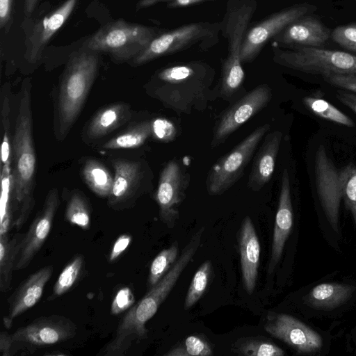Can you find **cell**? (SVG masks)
I'll return each mask as SVG.
<instances>
[{"mask_svg": "<svg viewBox=\"0 0 356 356\" xmlns=\"http://www.w3.org/2000/svg\"><path fill=\"white\" fill-rule=\"evenodd\" d=\"M31 86L25 81L19 91L17 115L12 140L13 186L12 228L19 230L35 205L36 157L33 138Z\"/></svg>", "mask_w": 356, "mask_h": 356, "instance_id": "1", "label": "cell"}, {"mask_svg": "<svg viewBox=\"0 0 356 356\" xmlns=\"http://www.w3.org/2000/svg\"><path fill=\"white\" fill-rule=\"evenodd\" d=\"M97 52L83 49L70 59L58 93L55 131L63 140L76 120L95 81L99 65Z\"/></svg>", "mask_w": 356, "mask_h": 356, "instance_id": "2", "label": "cell"}, {"mask_svg": "<svg viewBox=\"0 0 356 356\" xmlns=\"http://www.w3.org/2000/svg\"><path fill=\"white\" fill-rule=\"evenodd\" d=\"M314 173L319 200L332 229L339 234L341 200L356 226V166L349 163L340 168L336 167L321 145L315 154Z\"/></svg>", "mask_w": 356, "mask_h": 356, "instance_id": "3", "label": "cell"}, {"mask_svg": "<svg viewBox=\"0 0 356 356\" xmlns=\"http://www.w3.org/2000/svg\"><path fill=\"white\" fill-rule=\"evenodd\" d=\"M214 77V69L204 62L176 63L156 72V84L152 92L168 106L186 111L198 97H202Z\"/></svg>", "mask_w": 356, "mask_h": 356, "instance_id": "4", "label": "cell"}, {"mask_svg": "<svg viewBox=\"0 0 356 356\" xmlns=\"http://www.w3.org/2000/svg\"><path fill=\"white\" fill-rule=\"evenodd\" d=\"M258 4L256 0H228L220 24L227 40V55L222 61L221 91L227 96L236 92L244 79L241 52L245 35Z\"/></svg>", "mask_w": 356, "mask_h": 356, "instance_id": "5", "label": "cell"}, {"mask_svg": "<svg viewBox=\"0 0 356 356\" xmlns=\"http://www.w3.org/2000/svg\"><path fill=\"white\" fill-rule=\"evenodd\" d=\"M165 31L119 19L100 28L83 43V48L106 53L118 61L131 60Z\"/></svg>", "mask_w": 356, "mask_h": 356, "instance_id": "6", "label": "cell"}, {"mask_svg": "<svg viewBox=\"0 0 356 356\" xmlns=\"http://www.w3.org/2000/svg\"><path fill=\"white\" fill-rule=\"evenodd\" d=\"M220 22H198L187 24L156 36L136 58L133 65H140L160 57L198 47L207 51L219 42Z\"/></svg>", "mask_w": 356, "mask_h": 356, "instance_id": "7", "label": "cell"}, {"mask_svg": "<svg viewBox=\"0 0 356 356\" xmlns=\"http://www.w3.org/2000/svg\"><path fill=\"white\" fill-rule=\"evenodd\" d=\"M273 47L274 62L293 70L321 76L356 74V55L348 52L312 47Z\"/></svg>", "mask_w": 356, "mask_h": 356, "instance_id": "8", "label": "cell"}, {"mask_svg": "<svg viewBox=\"0 0 356 356\" xmlns=\"http://www.w3.org/2000/svg\"><path fill=\"white\" fill-rule=\"evenodd\" d=\"M76 329L75 323L64 316H40L12 334L1 332L0 350L3 356H8L22 348L31 350L53 346L73 338Z\"/></svg>", "mask_w": 356, "mask_h": 356, "instance_id": "9", "label": "cell"}, {"mask_svg": "<svg viewBox=\"0 0 356 356\" xmlns=\"http://www.w3.org/2000/svg\"><path fill=\"white\" fill-rule=\"evenodd\" d=\"M269 127L270 125L266 124L256 129L213 165L206 182L210 195L222 194L234 184Z\"/></svg>", "mask_w": 356, "mask_h": 356, "instance_id": "10", "label": "cell"}, {"mask_svg": "<svg viewBox=\"0 0 356 356\" xmlns=\"http://www.w3.org/2000/svg\"><path fill=\"white\" fill-rule=\"evenodd\" d=\"M316 9V6L310 3H298L273 13L249 26L243 43L242 63L253 61L270 40L297 19Z\"/></svg>", "mask_w": 356, "mask_h": 356, "instance_id": "11", "label": "cell"}, {"mask_svg": "<svg viewBox=\"0 0 356 356\" xmlns=\"http://www.w3.org/2000/svg\"><path fill=\"white\" fill-rule=\"evenodd\" d=\"M264 328L270 335L283 341L298 354H315L323 345L318 333L289 314L268 312Z\"/></svg>", "mask_w": 356, "mask_h": 356, "instance_id": "12", "label": "cell"}, {"mask_svg": "<svg viewBox=\"0 0 356 356\" xmlns=\"http://www.w3.org/2000/svg\"><path fill=\"white\" fill-rule=\"evenodd\" d=\"M59 202L58 190L52 188L47 193L42 207L24 234L15 270L27 268L40 250L51 232Z\"/></svg>", "mask_w": 356, "mask_h": 356, "instance_id": "13", "label": "cell"}, {"mask_svg": "<svg viewBox=\"0 0 356 356\" xmlns=\"http://www.w3.org/2000/svg\"><path fill=\"white\" fill-rule=\"evenodd\" d=\"M184 175L175 161H169L163 168L155 193L161 221L172 229L179 218V207L184 199Z\"/></svg>", "mask_w": 356, "mask_h": 356, "instance_id": "14", "label": "cell"}, {"mask_svg": "<svg viewBox=\"0 0 356 356\" xmlns=\"http://www.w3.org/2000/svg\"><path fill=\"white\" fill-rule=\"evenodd\" d=\"M272 97L268 85L258 86L236 102L221 118L212 140V146L223 142L231 134L265 107Z\"/></svg>", "mask_w": 356, "mask_h": 356, "instance_id": "15", "label": "cell"}, {"mask_svg": "<svg viewBox=\"0 0 356 356\" xmlns=\"http://www.w3.org/2000/svg\"><path fill=\"white\" fill-rule=\"evenodd\" d=\"M331 31L319 18L307 14L297 19L273 39V47H321L330 38Z\"/></svg>", "mask_w": 356, "mask_h": 356, "instance_id": "16", "label": "cell"}, {"mask_svg": "<svg viewBox=\"0 0 356 356\" xmlns=\"http://www.w3.org/2000/svg\"><path fill=\"white\" fill-rule=\"evenodd\" d=\"M113 183L108 197V205L114 210H123L131 206L136 200L142 168L139 162L124 159H113Z\"/></svg>", "mask_w": 356, "mask_h": 356, "instance_id": "17", "label": "cell"}, {"mask_svg": "<svg viewBox=\"0 0 356 356\" xmlns=\"http://www.w3.org/2000/svg\"><path fill=\"white\" fill-rule=\"evenodd\" d=\"M54 271L52 265L43 266L25 279L8 298V312L3 318L9 328L14 318L35 306L41 298L44 289Z\"/></svg>", "mask_w": 356, "mask_h": 356, "instance_id": "18", "label": "cell"}, {"mask_svg": "<svg viewBox=\"0 0 356 356\" xmlns=\"http://www.w3.org/2000/svg\"><path fill=\"white\" fill-rule=\"evenodd\" d=\"M293 207L288 170L283 171L277 210L273 229L271 253L268 273L272 274L279 263L285 243L293 226Z\"/></svg>", "mask_w": 356, "mask_h": 356, "instance_id": "19", "label": "cell"}, {"mask_svg": "<svg viewBox=\"0 0 356 356\" xmlns=\"http://www.w3.org/2000/svg\"><path fill=\"white\" fill-rule=\"evenodd\" d=\"M238 248L243 286L251 294L254 291L258 278L261 248L254 226L249 216H246L241 223Z\"/></svg>", "mask_w": 356, "mask_h": 356, "instance_id": "20", "label": "cell"}, {"mask_svg": "<svg viewBox=\"0 0 356 356\" xmlns=\"http://www.w3.org/2000/svg\"><path fill=\"white\" fill-rule=\"evenodd\" d=\"M76 2L66 0L33 27L26 44L25 56L28 61L35 63L40 58L46 44L68 19Z\"/></svg>", "mask_w": 356, "mask_h": 356, "instance_id": "21", "label": "cell"}, {"mask_svg": "<svg viewBox=\"0 0 356 356\" xmlns=\"http://www.w3.org/2000/svg\"><path fill=\"white\" fill-rule=\"evenodd\" d=\"M282 138V133L279 131L266 136L250 174L248 186L252 190L259 191L271 179Z\"/></svg>", "mask_w": 356, "mask_h": 356, "instance_id": "22", "label": "cell"}, {"mask_svg": "<svg viewBox=\"0 0 356 356\" xmlns=\"http://www.w3.org/2000/svg\"><path fill=\"white\" fill-rule=\"evenodd\" d=\"M131 116V108L124 102L107 106L92 117L86 129V136L89 140L99 139L127 122Z\"/></svg>", "mask_w": 356, "mask_h": 356, "instance_id": "23", "label": "cell"}, {"mask_svg": "<svg viewBox=\"0 0 356 356\" xmlns=\"http://www.w3.org/2000/svg\"><path fill=\"white\" fill-rule=\"evenodd\" d=\"M355 291L353 285L322 283L315 286L304 298V302L316 309L330 310L346 302Z\"/></svg>", "mask_w": 356, "mask_h": 356, "instance_id": "24", "label": "cell"}, {"mask_svg": "<svg viewBox=\"0 0 356 356\" xmlns=\"http://www.w3.org/2000/svg\"><path fill=\"white\" fill-rule=\"evenodd\" d=\"M23 236L22 233H15L12 237L8 234H0V290L3 293L10 288Z\"/></svg>", "mask_w": 356, "mask_h": 356, "instance_id": "25", "label": "cell"}, {"mask_svg": "<svg viewBox=\"0 0 356 356\" xmlns=\"http://www.w3.org/2000/svg\"><path fill=\"white\" fill-rule=\"evenodd\" d=\"M83 180L88 187L97 196L108 198L113 183V176L99 161L87 159L81 170Z\"/></svg>", "mask_w": 356, "mask_h": 356, "instance_id": "26", "label": "cell"}, {"mask_svg": "<svg viewBox=\"0 0 356 356\" xmlns=\"http://www.w3.org/2000/svg\"><path fill=\"white\" fill-rule=\"evenodd\" d=\"M235 354L244 356H284V350L269 339L257 336L238 339L232 348Z\"/></svg>", "mask_w": 356, "mask_h": 356, "instance_id": "27", "label": "cell"}, {"mask_svg": "<svg viewBox=\"0 0 356 356\" xmlns=\"http://www.w3.org/2000/svg\"><path fill=\"white\" fill-rule=\"evenodd\" d=\"M152 121L140 122L106 142L105 149H122L139 147L152 136Z\"/></svg>", "mask_w": 356, "mask_h": 356, "instance_id": "28", "label": "cell"}, {"mask_svg": "<svg viewBox=\"0 0 356 356\" xmlns=\"http://www.w3.org/2000/svg\"><path fill=\"white\" fill-rule=\"evenodd\" d=\"M85 269V257L76 254L64 267L56 281L51 298L54 299L70 291L81 277Z\"/></svg>", "mask_w": 356, "mask_h": 356, "instance_id": "29", "label": "cell"}, {"mask_svg": "<svg viewBox=\"0 0 356 356\" xmlns=\"http://www.w3.org/2000/svg\"><path fill=\"white\" fill-rule=\"evenodd\" d=\"M213 346L202 334L186 337L172 346L164 356H211Z\"/></svg>", "mask_w": 356, "mask_h": 356, "instance_id": "30", "label": "cell"}, {"mask_svg": "<svg viewBox=\"0 0 356 356\" xmlns=\"http://www.w3.org/2000/svg\"><path fill=\"white\" fill-rule=\"evenodd\" d=\"M65 218L69 223L83 229H90L91 209L87 198L81 191L72 193L66 204Z\"/></svg>", "mask_w": 356, "mask_h": 356, "instance_id": "31", "label": "cell"}, {"mask_svg": "<svg viewBox=\"0 0 356 356\" xmlns=\"http://www.w3.org/2000/svg\"><path fill=\"white\" fill-rule=\"evenodd\" d=\"M303 103L311 113L321 118L348 127L355 125L351 118L323 98L307 96L303 99Z\"/></svg>", "mask_w": 356, "mask_h": 356, "instance_id": "32", "label": "cell"}, {"mask_svg": "<svg viewBox=\"0 0 356 356\" xmlns=\"http://www.w3.org/2000/svg\"><path fill=\"white\" fill-rule=\"evenodd\" d=\"M179 257V244L175 241L168 248L162 250L152 260L147 280L150 289L154 286L172 268Z\"/></svg>", "mask_w": 356, "mask_h": 356, "instance_id": "33", "label": "cell"}, {"mask_svg": "<svg viewBox=\"0 0 356 356\" xmlns=\"http://www.w3.org/2000/svg\"><path fill=\"white\" fill-rule=\"evenodd\" d=\"M213 276V266L210 260H206L195 272L184 301V309L192 307L204 295Z\"/></svg>", "mask_w": 356, "mask_h": 356, "instance_id": "34", "label": "cell"}, {"mask_svg": "<svg viewBox=\"0 0 356 356\" xmlns=\"http://www.w3.org/2000/svg\"><path fill=\"white\" fill-rule=\"evenodd\" d=\"M330 38L343 49L356 53V22L337 26Z\"/></svg>", "mask_w": 356, "mask_h": 356, "instance_id": "35", "label": "cell"}, {"mask_svg": "<svg viewBox=\"0 0 356 356\" xmlns=\"http://www.w3.org/2000/svg\"><path fill=\"white\" fill-rule=\"evenodd\" d=\"M322 76L323 80L330 85L356 94V74H327Z\"/></svg>", "mask_w": 356, "mask_h": 356, "instance_id": "36", "label": "cell"}, {"mask_svg": "<svg viewBox=\"0 0 356 356\" xmlns=\"http://www.w3.org/2000/svg\"><path fill=\"white\" fill-rule=\"evenodd\" d=\"M135 298L131 290L129 287L120 289L111 303V312L117 315L128 310L134 305Z\"/></svg>", "mask_w": 356, "mask_h": 356, "instance_id": "37", "label": "cell"}, {"mask_svg": "<svg viewBox=\"0 0 356 356\" xmlns=\"http://www.w3.org/2000/svg\"><path fill=\"white\" fill-rule=\"evenodd\" d=\"M152 136L159 140L168 142L174 138L176 130L171 122L157 118L152 121Z\"/></svg>", "mask_w": 356, "mask_h": 356, "instance_id": "38", "label": "cell"}, {"mask_svg": "<svg viewBox=\"0 0 356 356\" xmlns=\"http://www.w3.org/2000/svg\"><path fill=\"white\" fill-rule=\"evenodd\" d=\"M214 1L216 0H140L137 3V9L148 8L161 2H168L167 7L169 8H178Z\"/></svg>", "mask_w": 356, "mask_h": 356, "instance_id": "39", "label": "cell"}, {"mask_svg": "<svg viewBox=\"0 0 356 356\" xmlns=\"http://www.w3.org/2000/svg\"><path fill=\"white\" fill-rule=\"evenodd\" d=\"M132 241V237L128 234L120 235L115 241L108 256V262L113 263L127 250Z\"/></svg>", "mask_w": 356, "mask_h": 356, "instance_id": "40", "label": "cell"}, {"mask_svg": "<svg viewBox=\"0 0 356 356\" xmlns=\"http://www.w3.org/2000/svg\"><path fill=\"white\" fill-rule=\"evenodd\" d=\"M336 97L341 104L356 113V94L339 89L336 92Z\"/></svg>", "mask_w": 356, "mask_h": 356, "instance_id": "41", "label": "cell"}, {"mask_svg": "<svg viewBox=\"0 0 356 356\" xmlns=\"http://www.w3.org/2000/svg\"><path fill=\"white\" fill-rule=\"evenodd\" d=\"M13 0H0V26L3 28L8 22L12 11Z\"/></svg>", "mask_w": 356, "mask_h": 356, "instance_id": "42", "label": "cell"}, {"mask_svg": "<svg viewBox=\"0 0 356 356\" xmlns=\"http://www.w3.org/2000/svg\"><path fill=\"white\" fill-rule=\"evenodd\" d=\"M38 0H24V10L26 15H29L34 10Z\"/></svg>", "mask_w": 356, "mask_h": 356, "instance_id": "43", "label": "cell"}]
</instances>
